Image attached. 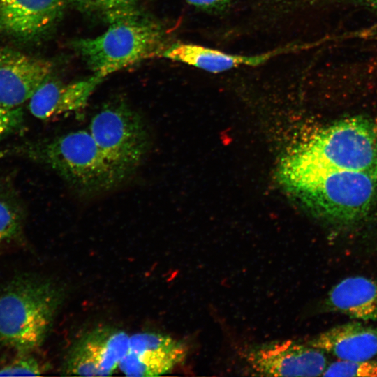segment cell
I'll list each match as a JSON object with an SVG mask.
<instances>
[{
	"label": "cell",
	"instance_id": "6da1fadb",
	"mask_svg": "<svg viewBox=\"0 0 377 377\" xmlns=\"http://www.w3.org/2000/svg\"><path fill=\"white\" fill-rule=\"evenodd\" d=\"M278 179L311 214L332 223L364 217L377 199V174L323 168L282 159Z\"/></svg>",
	"mask_w": 377,
	"mask_h": 377
},
{
	"label": "cell",
	"instance_id": "7a4b0ae2",
	"mask_svg": "<svg viewBox=\"0 0 377 377\" xmlns=\"http://www.w3.org/2000/svg\"><path fill=\"white\" fill-rule=\"evenodd\" d=\"M29 154L51 168L82 195L110 191L126 179L89 131H74L39 142L29 147Z\"/></svg>",
	"mask_w": 377,
	"mask_h": 377
},
{
	"label": "cell",
	"instance_id": "3957f363",
	"mask_svg": "<svg viewBox=\"0 0 377 377\" xmlns=\"http://www.w3.org/2000/svg\"><path fill=\"white\" fill-rule=\"evenodd\" d=\"M61 299L50 282L20 278L0 294V343L20 353L40 347L52 324Z\"/></svg>",
	"mask_w": 377,
	"mask_h": 377
},
{
	"label": "cell",
	"instance_id": "277c9868",
	"mask_svg": "<svg viewBox=\"0 0 377 377\" xmlns=\"http://www.w3.org/2000/svg\"><path fill=\"white\" fill-rule=\"evenodd\" d=\"M283 158L323 168L377 174V124L364 117L343 119L318 131Z\"/></svg>",
	"mask_w": 377,
	"mask_h": 377
},
{
	"label": "cell",
	"instance_id": "5b68a950",
	"mask_svg": "<svg viewBox=\"0 0 377 377\" xmlns=\"http://www.w3.org/2000/svg\"><path fill=\"white\" fill-rule=\"evenodd\" d=\"M94 74L103 77L143 59L162 54L159 27L139 16L110 24L103 34L75 43Z\"/></svg>",
	"mask_w": 377,
	"mask_h": 377
},
{
	"label": "cell",
	"instance_id": "8992f818",
	"mask_svg": "<svg viewBox=\"0 0 377 377\" xmlns=\"http://www.w3.org/2000/svg\"><path fill=\"white\" fill-rule=\"evenodd\" d=\"M89 131L125 179L140 165L151 145L142 117L124 102L104 105L92 117Z\"/></svg>",
	"mask_w": 377,
	"mask_h": 377
},
{
	"label": "cell",
	"instance_id": "52a82bcc",
	"mask_svg": "<svg viewBox=\"0 0 377 377\" xmlns=\"http://www.w3.org/2000/svg\"><path fill=\"white\" fill-rule=\"evenodd\" d=\"M129 337L124 331L111 327H99L87 332L70 348L64 374L80 376L112 375L126 353Z\"/></svg>",
	"mask_w": 377,
	"mask_h": 377
},
{
	"label": "cell",
	"instance_id": "ba28073f",
	"mask_svg": "<svg viewBox=\"0 0 377 377\" xmlns=\"http://www.w3.org/2000/svg\"><path fill=\"white\" fill-rule=\"evenodd\" d=\"M246 360L257 375L266 376H319L327 366L324 351L291 340L256 346Z\"/></svg>",
	"mask_w": 377,
	"mask_h": 377
},
{
	"label": "cell",
	"instance_id": "9c48e42d",
	"mask_svg": "<svg viewBox=\"0 0 377 377\" xmlns=\"http://www.w3.org/2000/svg\"><path fill=\"white\" fill-rule=\"evenodd\" d=\"M186 355V348L179 341L162 333L142 332L130 336L119 368L126 376H158L170 371Z\"/></svg>",
	"mask_w": 377,
	"mask_h": 377
},
{
	"label": "cell",
	"instance_id": "30bf717a",
	"mask_svg": "<svg viewBox=\"0 0 377 377\" xmlns=\"http://www.w3.org/2000/svg\"><path fill=\"white\" fill-rule=\"evenodd\" d=\"M64 8L65 0H0V34L36 40L54 27Z\"/></svg>",
	"mask_w": 377,
	"mask_h": 377
},
{
	"label": "cell",
	"instance_id": "8fae6325",
	"mask_svg": "<svg viewBox=\"0 0 377 377\" xmlns=\"http://www.w3.org/2000/svg\"><path fill=\"white\" fill-rule=\"evenodd\" d=\"M52 64L11 48H0V103L19 107L50 75Z\"/></svg>",
	"mask_w": 377,
	"mask_h": 377
},
{
	"label": "cell",
	"instance_id": "7c38bea8",
	"mask_svg": "<svg viewBox=\"0 0 377 377\" xmlns=\"http://www.w3.org/2000/svg\"><path fill=\"white\" fill-rule=\"evenodd\" d=\"M50 76L40 84L28 101L29 112L40 120H49L84 108L104 79L94 74L82 80L64 83Z\"/></svg>",
	"mask_w": 377,
	"mask_h": 377
},
{
	"label": "cell",
	"instance_id": "4fadbf2b",
	"mask_svg": "<svg viewBox=\"0 0 377 377\" xmlns=\"http://www.w3.org/2000/svg\"><path fill=\"white\" fill-rule=\"evenodd\" d=\"M286 46L253 55L230 54L221 50L189 43H177L166 48L161 57L212 73L242 66H258L283 53L295 49Z\"/></svg>",
	"mask_w": 377,
	"mask_h": 377
},
{
	"label": "cell",
	"instance_id": "5bb4252c",
	"mask_svg": "<svg viewBox=\"0 0 377 377\" xmlns=\"http://www.w3.org/2000/svg\"><path fill=\"white\" fill-rule=\"evenodd\" d=\"M307 343L339 360H371L377 355V327L346 323L316 335Z\"/></svg>",
	"mask_w": 377,
	"mask_h": 377
},
{
	"label": "cell",
	"instance_id": "9a60e30c",
	"mask_svg": "<svg viewBox=\"0 0 377 377\" xmlns=\"http://www.w3.org/2000/svg\"><path fill=\"white\" fill-rule=\"evenodd\" d=\"M324 307L353 319L377 321V282L362 276L346 278L328 292Z\"/></svg>",
	"mask_w": 377,
	"mask_h": 377
},
{
	"label": "cell",
	"instance_id": "2e32d148",
	"mask_svg": "<svg viewBox=\"0 0 377 377\" xmlns=\"http://www.w3.org/2000/svg\"><path fill=\"white\" fill-rule=\"evenodd\" d=\"M80 11L98 16L110 24L139 16L138 0H69Z\"/></svg>",
	"mask_w": 377,
	"mask_h": 377
},
{
	"label": "cell",
	"instance_id": "e0dca14e",
	"mask_svg": "<svg viewBox=\"0 0 377 377\" xmlns=\"http://www.w3.org/2000/svg\"><path fill=\"white\" fill-rule=\"evenodd\" d=\"M22 221V214L19 205L0 193V246L19 233Z\"/></svg>",
	"mask_w": 377,
	"mask_h": 377
},
{
	"label": "cell",
	"instance_id": "ac0fdd59",
	"mask_svg": "<svg viewBox=\"0 0 377 377\" xmlns=\"http://www.w3.org/2000/svg\"><path fill=\"white\" fill-rule=\"evenodd\" d=\"M323 376L373 377L377 376V362L339 360L327 366Z\"/></svg>",
	"mask_w": 377,
	"mask_h": 377
},
{
	"label": "cell",
	"instance_id": "d6986e66",
	"mask_svg": "<svg viewBox=\"0 0 377 377\" xmlns=\"http://www.w3.org/2000/svg\"><path fill=\"white\" fill-rule=\"evenodd\" d=\"M21 355L12 362L0 367V376H40L45 371L44 366L29 353Z\"/></svg>",
	"mask_w": 377,
	"mask_h": 377
},
{
	"label": "cell",
	"instance_id": "ffe728a7",
	"mask_svg": "<svg viewBox=\"0 0 377 377\" xmlns=\"http://www.w3.org/2000/svg\"><path fill=\"white\" fill-rule=\"evenodd\" d=\"M24 117L21 108L7 107L0 103V142L24 126Z\"/></svg>",
	"mask_w": 377,
	"mask_h": 377
},
{
	"label": "cell",
	"instance_id": "44dd1931",
	"mask_svg": "<svg viewBox=\"0 0 377 377\" xmlns=\"http://www.w3.org/2000/svg\"><path fill=\"white\" fill-rule=\"evenodd\" d=\"M304 5H321L329 3H344L367 8L377 13V0H297Z\"/></svg>",
	"mask_w": 377,
	"mask_h": 377
},
{
	"label": "cell",
	"instance_id": "7402d4cb",
	"mask_svg": "<svg viewBox=\"0 0 377 377\" xmlns=\"http://www.w3.org/2000/svg\"><path fill=\"white\" fill-rule=\"evenodd\" d=\"M192 6L205 10H221L226 8L234 0H186Z\"/></svg>",
	"mask_w": 377,
	"mask_h": 377
}]
</instances>
